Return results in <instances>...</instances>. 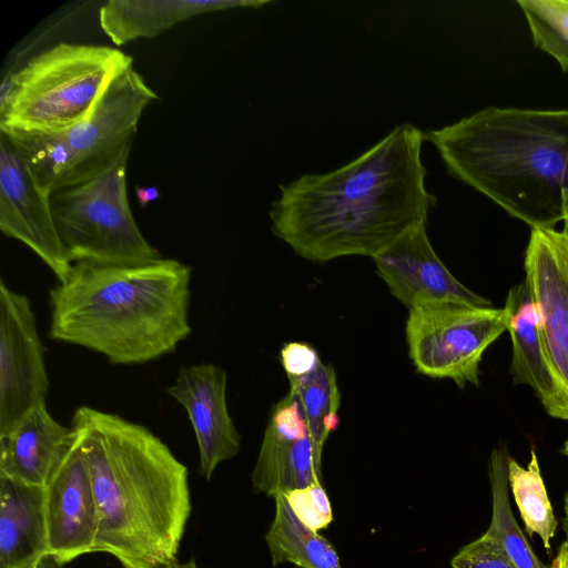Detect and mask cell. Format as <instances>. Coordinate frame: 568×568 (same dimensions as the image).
<instances>
[{
	"label": "cell",
	"instance_id": "obj_1",
	"mask_svg": "<svg viewBox=\"0 0 568 568\" xmlns=\"http://www.w3.org/2000/svg\"><path fill=\"white\" fill-rule=\"evenodd\" d=\"M425 141V132L403 123L348 163L281 184L268 212L273 234L312 262L374 258L427 224L437 202L426 189Z\"/></svg>",
	"mask_w": 568,
	"mask_h": 568
},
{
	"label": "cell",
	"instance_id": "obj_2",
	"mask_svg": "<svg viewBox=\"0 0 568 568\" xmlns=\"http://www.w3.org/2000/svg\"><path fill=\"white\" fill-rule=\"evenodd\" d=\"M71 428L98 507L94 552L122 568H163L178 559L192 511L187 467L149 428L115 414L81 406Z\"/></svg>",
	"mask_w": 568,
	"mask_h": 568
},
{
	"label": "cell",
	"instance_id": "obj_3",
	"mask_svg": "<svg viewBox=\"0 0 568 568\" xmlns=\"http://www.w3.org/2000/svg\"><path fill=\"white\" fill-rule=\"evenodd\" d=\"M189 265L158 258L132 265L73 263L49 292V337L98 352L111 364H143L189 337Z\"/></svg>",
	"mask_w": 568,
	"mask_h": 568
},
{
	"label": "cell",
	"instance_id": "obj_4",
	"mask_svg": "<svg viewBox=\"0 0 568 568\" xmlns=\"http://www.w3.org/2000/svg\"><path fill=\"white\" fill-rule=\"evenodd\" d=\"M447 171L531 229L565 219L568 110L487 108L425 132Z\"/></svg>",
	"mask_w": 568,
	"mask_h": 568
},
{
	"label": "cell",
	"instance_id": "obj_5",
	"mask_svg": "<svg viewBox=\"0 0 568 568\" xmlns=\"http://www.w3.org/2000/svg\"><path fill=\"white\" fill-rule=\"evenodd\" d=\"M158 99L132 65L110 82L93 111L77 124L49 133L0 132L12 142L40 191L51 196L112 164L132 145L144 110Z\"/></svg>",
	"mask_w": 568,
	"mask_h": 568
},
{
	"label": "cell",
	"instance_id": "obj_6",
	"mask_svg": "<svg viewBox=\"0 0 568 568\" xmlns=\"http://www.w3.org/2000/svg\"><path fill=\"white\" fill-rule=\"evenodd\" d=\"M133 65L106 45L59 43L2 82L0 130L58 132L84 120L110 82Z\"/></svg>",
	"mask_w": 568,
	"mask_h": 568
},
{
	"label": "cell",
	"instance_id": "obj_7",
	"mask_svg": "<svg viewBox=\"0 0 568 568\" xmlns=\"http://www.w3.org/2000/svg\"><path fill=\"white\" fill-rule=\"evenodd\" d=\"M131 146L97 176L51 195L58 234L72 264L132 265L162 257L141 233L130 209Z\"/></svg>",
	"mask_w": 568,
	"mask_h": 568
},
{
	"label": "cell",
	"instance_id": "obj_8",
	"mask_svg": "<svg viewBox=\"0 0 568 568\" xmlns=\"http://www.w3.org/2000/svg\"><path fill=\"white\" fill-rule=\"evenodd\" d=\"M507 331L504 307L429 302L409 308L406 341L418 373L479 385L484 352Z\"/></svg>",
	"mask_w": 568,
	"mask_h": 568
},
{
	"label": "cell",
	"instance_id": "obj_9",
	"mask_svg": "<svg viewBox=\"0 0 568 568\" xmlns=\"http://www.w3.org/2000/svg\"><path fill=\"white\" fill-rule=\"evenodd\" d=\"M49 378L28 296L0 280V436L45 403Z\"/></svg>",
	"mask_w": 568,
	"mask_h": 568
},
{
	"label": "cell",
	"instance_id": "obj_10",
	"mask_svg": "<svg viewBox=\"0 0 568 568\" xmlns=\"http://www.w3.org/2000/svg\"><path fill=\"white\" fill-rule=\"evenodd\" d=\"M0 231L31 248L65 281L72 263L55 226L51 196L40 191L12 142L0 132Z\"/></svg>",
	"mask_w": 568,
	"mask_h": 568
},
{
	"label": "cell",
	"instance_id": "obj_11",
	"mask_svg": "<svg viewBox=\"0 0 568 568\" xmlns=\"http://www.w3.org/2000/svg\"><path fill=\"white\" fill-rule=\"evenodd\" d=\"M324 445L287 393L271 410L252 471L253 489L275 497L320 484Z\"/></svg>",
	"mask_w": 568,
	"mask_h": 568
},
{
	"label": "cell",
	"instance_id": "obj_12",
	"mask_svg": "<svg viewBox=\"0 0 568 568\" xmlns=\"http://www.w3.org/2000/svg\"><path fill=\"white\" fill-rule=\"evenodd\" d=\"M524 267L547 357L568 394V233L531 229Z\"/></svg>",
	"mask_w": 568,
	"mask_h": 568
},
{
	"label": "cell",
	"instance_id": "obj_13",
	"mask_svg": "<svg viewBox=\"0 0 568 568\" xmlns=\"http://www.w3.org/2000/svg\"><path fill=\"white\" fill-rule=\"evenodd\" d=\"M48 556L59 567L94 552L99 514L85 455L78 442L44 486Z\"/></svg>",
	"mask_w": 568,
	"mask_h": 568
},
{
	"label": "cell",
	"instance_id": "obj_14",
	"mask_svg": "<svg viewBox=\"0 0 568 568\" xmlns=\"http://www.w3.org/2000/svg\"><path fill=\"white\" fill-rule=\"evenodd\" d=\"M373 261L390 293L408 310L429 302L491 306L444 265L428 239L426 224L405 232Z\"/></svg>",
	"mask_w": 568,
	"mask_h": 568
},
{
	"label": "cell",
	"instance_id": "obj_15",
	"mask_svg": "<svg viewBox=\"0 0 568 568\" xmlns=\"http://www.w3.org/2000/svg\"><path fill=\"white\" fill-rule=\"evenodd\" d=\"M226 382L222 367L200 364L181 368L166 389L186 410L199 446L200 474L206 480L241 448V436L227 410Z\"/></svg>",
	"mask_w": 568,
	"mask_h": 568
},
{
	"label": "cell",
	"instance_id": "obj_16",
	"mask_svg": "<svg viewBox=\"0 0 568 568\" xmlns=\"http://www.w3.org/2000/svg\"><path fill=\"white\" fill-rule=\"evenodd\" d=\"M504 310L513 345L510 373L514 383L529 386L548 415L568 420V394L547 357L525 280L508 291Z\"/></svg>",
	"mask_w": 568,
	"mask_h": 568
},
{
	"label": "cell",
	"instance_id": "obj_17",
	"mask_svg": "<svg viewBox=\"0 0 568 568\" xmlns=\"http://www.w3.org/2000/svg\"><path fill=\"white\" fill-rule=\"evenodd\" d=\"M75 440V432L59 424L44 403L0 436V475L44 487Z\"/></svg>",
	"mask_w": 568,
	"mask_h": 568
},
{
	"label": "cell",
	"instance_id": "obj_18",
	"mask_svg": "<svg viewBox=\"0 0 568 568\" xmlns=\"http://www.w3.org/2000/svg\"><path fill=\"white\" fill-rule=\"evenodd\" d=\"M267 0H110L99 10L102 31L116 44L155 38L196 16L260 8Z\"/></svg>",
	"mask_w": 568,
	"mask_h": 568
},
{
	"label": "cell",
	"instance_id": "obj_19",
	"mask_svg": "<svg viewBox=\"0 0 568 568\" xmlns=\"http://www.w3.org/2000/svg\"><path fill=\"white\" fill-rule=\"evenodd\" d=\"M45 556L44 487L0 475V568H29Z\"/></svg>",
	"mask_w": 568,
	"mask_h": 568
},
{
	"label": "cell",
	"instance_id": "obj_20",
	"mask_svg": "<svg viewBox=\"0 0 568 568\" xmlns=\"http://www.w3.org/2000/svg\"><path fill=\"white\" fill-rule=\"evenodd\" d=\"M274 499L275 515L265 535L273 565L291 562L298 568H342L335 547L300 519L287 495L280 493Z\"/></svg>",
	"mask_w": 568,
	"mask_h": 568
},
{
	"label": "cell",
	"instance_id": "obj_21",
	"mask_svg": "<svg viewBox=\"0 0 568 568\" xmlns=\"http://www.w3.org/2000/svg\"><path fill=\"white\" fill-rule=\"evenodd\" d=\"M506 448L497 447L489 458L493 511L487 535L495 538L516 568H547L536 556L517 524L508 497Z\"/></svg>",
	"mask_w": 568,
	"mask_h": 568
},
{
	"label": "cell",
	"instance_id": "obj_22",
	"mask_svg": "<svg viewBox=\"0 0 568 568\" xmlns=\"http://www.w3.org/2000/svg\"><path fill=\"white\" fill-rule=\"evenodd\" d=\"M287 379L288 393L296 399L314 435L325 444L338 425L341 393L334 368L321 361L306 373Z\"/></svg>",
	"mask_w": 568,
	"mask_h": 568
},
{
	"label": "cell",
	"instance_id": "obj_23",
	"mask_svg": "<svg viewBox=\"0 0 568 568\" xmlns=\"http://www.w3.org/2000/svg\"><path fill=\"white\" fill-rule=\"evenodd\" d=\"M507 476L526 532L529 536H539L549 554L558 523L546 491L535 449L530 450V460L526 468L509 457Z\"/></svg>",
	"mask_w": 568,
	"mask_h": 568
},
{
	"label": "cell",
	"instance_id": "obj_24",
	"mask_svg": "<svg viewBox=\"0 0 568 568\" xmlns=\"http://www.w3.org/2000/svg\"><path fill=\"white\" fill-rule=\"evenodd\" d=\"M534 44L568 72V0H518Z\"/></svg>",
	"mask_w": 568,
	"mask_h": 568
},
{
	"label": "cell",
	"instance_id": "obj_25",
	"mask_svg": "<svg viewBox=\"0 0 568 568\" xmlns=\"http://www.w3.org/2000/svg\"><path fill=\"white\" fill-rule=\"evenodd\" d=\"M450 565L453 568H516L500 544L486 532L464 546Z\"/></svg>",
	"mask_w": 568,
	"mask_h": 568
},
{
	"label": "cell",
	"instance_id": "obj_26",
	"mask_svg": "<svg viewBox=\"0 0 568 568\" xmlns=\"http://www.w3.org/2000/svg\"><path fill=\"white\" fill-rule=\"evenodd\" d=\"M286 495L296 515L312 529L324 528L332 521L331 505L321 483Z\"/></svg>",
	"mask_w": 568,
	"mask_h": 568
},
{
	"label": "cell",
	"instance_id": "obj_27",
	"mask_svg": "<svg viewBox=\"0 0 568 568\" xmlns=\"http://www.w3.org/2000/svg\"><path fill=\"white\" fill-rule=\"evenodd\" d=\"M281 362L286 376L306 373L321 362L315 348L300 342L285 344L281 349Z\"/></svg>",
	"mask_w": 568,
	"mask_h": 568
},
{
	"label": "cell",
	"instance_id": "obj_28",
	"mask_svg": "<svg viewBox=\"0 0 568 568\" xmlns=\"http://www.w3.org/2000/svg\"><path fill=\"white\" fill-rule=\"evenodd\" d=\"M135 194L139 205L143 209L146 207L150 202H153L161 196L159 190L154 186H136Z\"/></svg>",
	"mask_w": 568,
	"mask_h": 568
},
{
	"label": "cell",
	"instance_id": "obj_29",
	"mask_svg": "<svg viewBox=\"0 0 568 568\" xmlns=\"http://www.w3.org/2000/svg\"><path fill=\"white\" fill-rule=\"evenodd\" d=\"M550 568H568V540L561 544Z\"/></svg>",
	"mask_w": 568,
	"mask_h": 568
},
{
	"label": "cell",
	"instance_id": "obj_30",
	"mask_svg": "<svg viewBox=\"0 0 568 568\" xmlns=\"http://www.w3.org/2000/svg\"><path fill=\"white\" fill-rule=\"evenodd\" d=\"M163 568H200L194 559H190L185 562H180L178 559L169 562Z\"/></svg>",
	"mask_w": 568,
	"mask_h": 568
},
{
	"label": "cell",
	"instance_id": "obj_31",
	"mask_svg": "<svg viewBox=\"0 0 568 568\" xmlns=\"http://www.w3.org/2000/svg\"><path fill=\"white\" fill-rule=\"evenodd\" d=\"M34 568H61L57 565L54 559L51 556H45L40 559Z\"/></svg>",
	"mask_w": 568,
	"mask_h": 568
},
{
	"label": "cell",
	"instance_id": "obj_32",
	"mask_svg": "<svg viewBox=\"0 0 568 568\" xmlns=\"http://www.w3.org/2000/svg\"><path fill=\"white\" fill-rule=\"evenodd\" d=\"M564 511H565V516H564V519H562V526H564V529L566 531L567 540H568V489H567V491L565 494Z\"/></svg>",
	"mask_w": 568,
	"mask_h": 568
},
{
	"label": "cell",
	"instance_id": "obj_33",
	"mask_svg": "<svg viewBox=\"0 0 568 568\" xmlns=\"http://www.w3.org/2000/svg\"><path fill=\"white\" fill-rule=\"evenodd\" d=\"M564 209H565V219H564V231L568 233V192L564 193Z\"/></svg>",
	"mask_w": 568,
	"mask_h": 568
},
{
	"label": "cell",
	"instance_id": "obj_34",
	"mask_svg": "<svg viewBox=\"0 0 568 568\" xmlns=\"http://www.w3.org/2000/svg\"><path fill=\"white\" fill-rule=\"evenodd\" d=\"M561 453L568 457V438L564 443V446L561 448Z\"/></svg>",
	"mask_w": 568,
	"mask_h": 568
},
{
	"label": "cell",
	"instance_id": "obj_35",
	"mask_svg": "<svg viewBox=\"0 0 568 568\" xmlns=\"http://www.w3.org/2000/svg\"><path fill=\"white\" fill-rule=\"evenodd\" d=\"M36 566H32V567H29V568H34Z\"/></svg>",
	"mask_w": 568,
	"mask_h": 568
}]
</instances>
